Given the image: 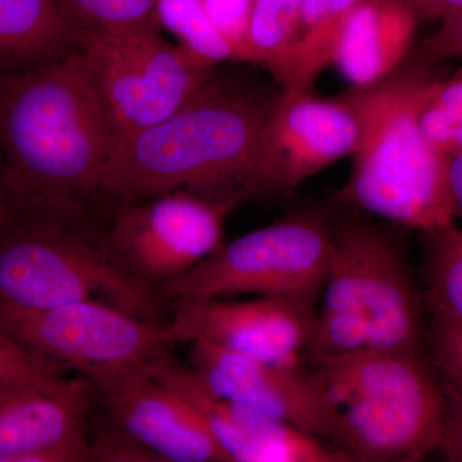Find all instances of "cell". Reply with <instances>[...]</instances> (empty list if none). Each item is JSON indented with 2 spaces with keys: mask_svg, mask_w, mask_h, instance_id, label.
<instances>
[{
  "mask_svg": "<svg viewBox=\"0 0 462 462\" xmlns=\"http://www.w3.org/2000/svg\"><path fill=\"white\" fill-rule=\"evenodd\" d=\"M438 79L413 57L379 83L340 94L357 116L360 141L338 202L422 234L455 224L447 157L428 143L419 120Z\"/></svg>",
  "mask_w": 462,
  "mask_h": 462,
  "instance_id": "3957f363",
  "label": "cell"
},
{
  "mask_svg": "<svg viewBox=\"0 0 462 462\" xmlns=\"http://www.w3.org/2000/svg\"><path fill=\"white\" fill-rule=\"evenodd\" d=\"M419 21L440 20L462 11V0H406Z\"/></svg>",
  "mask_w": 462,
  "mask_h": 462,
  "instance_id": "4dcf8cb0",
  "label": "cell"
},
{
  "mask_svg": "<svg viewBox=\"0 0 462 462\" xmlns=\"http://www.w3.org/2000/svg\"><path fill=\"white\" fill-rule=\"evenodd\" d=\"M170 322L179 345L208 342L236 354L279 365H307L316 302L257 297L242 302L223 298L172 302Z\"/></svg>",
  "mask_w": 462,
  "mask_h": 462,
  "instance_id": "8fae6325",
  "label": "cell"
},
{
  "mask_svg": "<svg viewBox=\"0 0 462 462\" xmlns=\"http://www.w3.org/2000/svg\"><path fill=\"white\" fill-rule=\"evenodd\" d=\"M361 0H302L300 36L278 83L282 91L311 90L316 79L333 65L337 42L346 17Z\"/></svg>",
  "mask_w": 462,
  "mask_h": 462,
  "instance_id": "d6986e66",
  "label": "cell"
},
{
  "mask_svg": "<svg viewBox=\"0 0 462 462\" xmlns=\"http://www.w3.org/2000/svg\"><path fill=\"white\" fill-rule=\"evenodd\" d=\"M116 203L106 224L108 247L130 275L157 293L221 245L225 220L236 208L187 191Z\"/></svg>",
  "mask_w": 462,
  "mask_h": 462,
  "instance_id": "9c48e42d",
  "label": "cell"
},
{
  "mask_svg": "<svg viewBox=\"0 0 462 462\" xmlns=\"http://www.w3.org/2000/svg\"><path fill=\"white\" fill-rule=\"evenodd\" d=\"M330 223L312 212L224 243L196 269L158 289L167 302L236 294L298 298L318 303L327 281Z\"/></svg>",
  "mask_w": 462,
  "mask_h": 462,
  "instance_id": "8992f818",
  "label": "cell"
},
{
  "mask_svg": "<svg viewBox=\"0 0 462 462\" xmlns=\"http://www.w3.org/2000/svg\"><path fill=\"white\" fill-rule=\"evenodd\" d=\"M419 120L425 139L443 156L462 149V69L438 79Z\"/></svg>",
  "mask_w": 462,
  "mask_h": 462,
  "instance_id": "cb8c5ba5",
  "label": "cell"
},
{
  "mask_svg": "<svg viewBox=\"0 0 462 462\" xmlns=\"http://www.w3.org/2000/svg\"><path fill=\"white\" fill-rule=\"evenodd\" d=\"M76 50L114 112L123 138L178 111L217 66L149 27L78 32Z\"/></svg>",
  "mask_w": 462,
  "mask_h": 462,
  "instance_id": "52a82bcc",
  "label": "cell"
},
{
  "mask_svg": "<svg viewBox=\"0 0 462 462\" xmlns=\"http://www.w3.org/2000/svg\"><path fill=\"white\" fill-rule=\"evenodd\" d=\"M0 79V175L9 211L91 206L123 139L76 50Z\"/></svg>",
  "mask_w": 462,
  "mask_h": 462,
  "instance_id": "6da1fadb",
  "label": "cell"
},
{
  "mask_svg": "<svg viewBox=\"0 0 462 462\" xmlns=\"http://www.w3.org/2000/svg\"><path fill=\"white\" fill-rule=\"evenodd\" d=\"M212 23L226 44L231 60L249 62L248 29L254 0H203Z\"/></svg>",
  "mask_w": 462,
  "mask_h": 462,
  "instance_id": "4316f807",
  "label": "cell"
},
{
  "mask_svg": "<svg viewBox=\"0 0 462 462\" xmlns=\"http://www.w3.org/2000/svg\"><path fill=\"white\" fill-rule=\"evenodd\" d=\"M433 314L425 338V354L442 382L462 397V325Z\"/></svg>",
  "mask_w": 462,
  "mask_h": 462,
  "instance_id": "d4e9b609",
  "label": "cell"
},
{
  "mask_svg": "<svg viewBox=\"0 0 462 462\" xmlns=\"http://www.w3.org/2000/svg\"><path fill=\"white\" fill-rule=\"evenodd\" d=\"M330 227L354 263L370 348L425 355L422 297L400 245L387 231L358 218Z\"/></svg>",
  "mask_w": 462,
  "mask_h": 462,
  "instance_id": "4fadbf2b",
  "label": "cell"
},
{
  "mask_svg": "<svg viewBox=\"0 0 462 462\" xmlns=\"http://www.w3.org/2000/svg\"><path fill=\"white\" fill-rule=\"evenodd\" d=\"M278 96L212 72L178 111L121 139L100 197L129 202L187 191L238 207L266 193L258 144Z\"/></svg>",
  "mask_w": 462,
  "mask_h": 462,
  "instance_id": "7a4b0ae2",
  "label": "cell"
},
{
  "mask_svg": "<svg viewBox=\"0 0 462 462\" xmlns=\"http://www.w3.org/2000/svg\"><path fill=\"white\" fill-rule=\"evenodd\" d=\"M309 366L338 407L339 448L352 461L415 462L439 449L446 394L427 354L366 348Z\"/></svg>",
  "mask_w": 462,
  "mask_h": 462,
  "instance_id": "5b68a950",
  "label": "cell"
},
{
  "mask_svg": "<svg viewBox=\"0 0 462 462\" xmlns=\"http://www.w3.org/2000/svg\"><path fill=\"white\" fill-rule=\"evenodd\" d=\"M76 32L56 0H0V69H25L74 50Z\"/></svg>",
  "mask_w": 462,
  "mask_h": 462,
  "instance_id": "ac0fdd59",
  "label": "cell"
},
{
  "mask_svg": "<svg viewBox=\"0 0 462 462\" xmlns=\"http://www.w3.org/2000/svg\"><path fill=\"white\" fill-rule=\"evenodd\" d=\"M144 367L196 410L230 462H354L333 443L216 396L171 352Z\"/></svg>",
  "mask_w": 462,
  "mask_h": 462,
  "instance_id": "5bb4252c",
  "label": "cell"
},
{
  "mask_svg": "<svg viewBox=\"0 0 462 462\" xmlns=\"http://www.w3.org/2000/svg\"><path fill=\"white\" fill-rule=\"evenodd\" d=\"M413 57L431 66L462 60V11L443 18L437 32L425 39Z\"/></svg>",
  "mask_w": 462,
  "mask_h": 462,
  "instance_id": "f1b7e54d",
  "label": "cell"
},
{
  "mask_svg": "<svg viewBox=\"0 0 462 462\" xmlns=\"http://www.w3.org/2000/svg\"><path fill=\"white\" fill-rule=\"evenodd\" d=\"M442 383L446 394V418L438 451L446 461L462 462V397L454 388Z\"/></svg>",
  "mask_w": 462,
  "mask_h": 462,
  "instance_id": "f546056e",
  "label": "cell"
},
{
  "mask_svg": "<svg viewBox=\"0 0 462 462\" xmlns=\"http://www.w3.org/2000/svg\"><path fill=\"white\" fill-rule=\"evenodd\" d=\"M302 0H254L248 29L249 62L263 63L276 81L300 36Z\"/></svg>",
  "mask_w": 462,
  "mask_h": 462,
  "instance_id": "ffe728a7",
  "label": "cell"
},
{
  "mask_svg": "<svg viewBox=\"0 0 462 462\" xmlns=\"http://www.w3.org/2000/svg\"><path fill=\"white\" fill-rule=\"evenodd\" d=\"M91 206L11 212L0 225V314L102 300L160 321V296L116 260Z\"/></svg>",
  "mask_w": 462,
  "mask_h": 462,
  "instance_id": "277c9868",
  "label": "cell"
},
{
  "mask_svg": "<svg viewBox=\"0 0 462 462\" xmlns=\"http://www.w3.org/2000/svg\"><path fill=\"white\" fill-rule=\"evenodd\" d=\"M447 184L455 218H462V149L447 157Z\"/></svg>",
  "mask_w": 462,
  "mask_h": 462,
  "instance_id": "1f68e13d",
  "label": "cell"
},
{
  "mask_svg": "<svg viewBox=\"0 0 462 462\" xmlns=\"http://www.w3.org/2000/svg\"><path fill=\"white\" fill-rule=\"evenodd\" d=\"M425 287L431 312L462 325V227L424 234Z\"/></svg>",
  "mask_w": 462,
  "mask_h": 462,
  "instance_id": "44dd1931",
  "label": "cell"
},
{
  "mask_svg": "<svg viewBox=\"0 0 462 462\" xmlns=\"http://www.w3.org/2000/svg\"><path fill=\"white\" fill-rule=\"evenodd\" d=\"M99 392L87 376L32 385L0 398V462H84Z\"/></svg>",
  "mask_w": 462,
  "mask_h": 462,
  "instance_id": "9a60e30c",
  "label": "cell"
},
{
  "mask_svg": "<svg viewBox=\"0 0 462 462\" xmlns=\"http://www.w3.org/2000/svg\"><path fill=\"white\" fill-rule=\"evenodd\" d=\"M62 370L33 357L0 328V398L63 376Z\"/></svg>",
  "mask_w": 462,
  "mask_h": 462,
  "instance_id": "484cf974",
  "label": "cell"
},
{
  "mask_svg": "<svg viewBox=\"0 0 462 462\" xmlns=\"http://www.w3.org/2000/svg\"><path fill=\"white\" fill-rule=\"evenodd\" d=\"M9 214V206L7 196H5V187H3L2 175H0V225L5 220Z\"/></svg>",
  "mask_w": 462,
  "mask_h": 462,
  "instance_id": "d6a6232c",
  "label": "cell"
},
{
  "mask_svg": "<svg viewBox=\"0 0 462 462\" xmlns=\"http://www.w3.org/2000/svg\"><path fill=\"white\" fill-rule=\"evenodd\" d=\"M418 23L406 0H361L343 25L333 65L352 88L379 83L406 60Z\"/></svg>",
  "mask_w": 462,
  "mask_h": 462,
  "instance_id": "e0dca14e",
  "label": "cell"
},
{
  "mask_svg": "<svg viewBox=\"0 0 462 462\" xmlns=\"http://www.w3.org/2000/svg\"><path fill=\"white\" fill-rule=\"evenodd\" d=\"M189 366L216 396L339 447V411L309 365L256 360L208 342L189 343Z\"/></svg>",
  "mask_w": 462,
  "mask_h": 462,
  "instance_id": "30bf717a",
  "label": "cell"
},
{
  "mask_svg": "<svg viewBox=\"0 0 462 462\" xmlns=\"http://www.w3.org/2000/svg\"><path fill=\"white\" fill-rule=\"evenodd\" d=\"M161 30L194 56L218 65L231 60L229 45L216 29L203 0H157Z\"/></svg>",
  "mask_w": 462,
  "mask_h": 462,
  "instance_id": "7402d4cb",
  "label": "cell"
},
{
  "mask_svg": "<svg viewBox=\"0 0 462 462\" xmlns=\"http://www.w3.org/2000/svg\"><path fill=\"white\" fill-rule=\"evenodd\" d=\"M360 125L342 96L315 98L311 90L282 91L264 121L258 170L266 191L291 190L349 154Z\"/></svg>",
  "mask_w": 462,
  "mask_h": 462,
  "instance_id": "7c38bea8",
  "label": "cell"
},
{
  "mask_svg": "<svg viewBox=\"0 0 462 462\" xmlns=\"http://www.w3.org/2000/svg\"><path fill=\"white\" fill-rule=\"evenodd\" d=\"M106 420L161 462H230L196 410L145 367L94 383Z\"/></svg>",
  "mask_w": 462,
  "mask_h": 462,
  "instance_id": "2e32d148",
  "label": "cell"
},
{
  "mask_svg": "<svg viewBox=\"0 0 462 462\" xmlns=\"http://www.w3.org/2000/svg\"><path fill=\"white\" fill-rule=\"evenodd\" d=\"M0 328L33 357L93 383L144 367L179 345L170 325L94 300L0 314Z\"/></svg>",
  "mask_w": 462,
  "mask_h": 462,
  "instance_id": "ba28073f",
  "label": "cell"
},
{
  "mask_svg": "<svg viewBox=\"0 0 462 462\" xmlns=\"http://www.w3.org/2000/svg\"><path fill=\"white\" fill-rule=\"evenodd\" d=\"M90 458L91 461L161 462L153 452L106 419L96 422L94 437H90Z\"/></svg>",
  "mask_w": 462,
  "mask_h": 462,
  "instance_id": "83f0119b",
  "label": "cell"
},
{
  "mask_svg": "<svg viewBox=\"0 0 462 462\" xmlns=\"http://www.w3.org/2000/svg\"><path fill=\"white\" fill-rule=\"evenodd\" d=\"M76 33L117 27L161 30L157 0H56ZM162 32V30H161Z\"/></svg>",
  "mask_w": 462,
  "mask_h": 462,
  "instance_id": "603a6c76",
  "label": "cell"
}]
</instances>
